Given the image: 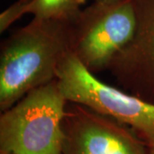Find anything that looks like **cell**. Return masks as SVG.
Wrapping results in <instances>:
<instances>
[{"label": "cell", "mask_w": 154, "mask_h": 154, "mask_svg": "<svg viewBox=\"0 0 154 154\" xmlns=\"http://www.w3.org/2000/svg\"><path fill=\"white\" fill-rule=\"evenodd\" d=\"M146 147H147L148 154H154V141L151 142L148 145H146Z\"/></svg>", "instance_id": "10"}, {"label": "cell", "mask_w": 154, "mask_h": 154, "mask_svg": "<svg viewBox=\"0 0 154 154\" xmlns=\"http://www.w3.org/2000/svg\"><path fill=\"white\" fill-rule=\"evenodd\" d=\"M128 0H94V2L97 3H101V4H107V5H111V4H118L121 2H124Z\"/></svg>", "instance_id": "9"}, {"label": "cell", "mask_w": 154, "mask_h": 154, "mask_svg": "<svg viewBox=\"0 0 154 154\" xmlns=\"http://www.w3.org/2000/svg\"><path fill=\"white\" fill-rule=\"evenodd\" d=\"M57 80L69 103L128 127L146 145L154 141V103L102 82L71 52L61 62Z\"/></svg>", "instance_id": "3"}, {"label": "cell", "mask_w": 154, "mask_h": 154, "mask_svg": "<svg viewBox=\"0 0 154 154\" xmlns=\"http://www.w3.org/2000/svg\"><path fill=\"white\" fill-rule=\"evenodd\" d=\"M69 21L33 18L3 43L0 54L1 111L11 108L30 91L57 79L61 62L71 52Z\"/></svg>", "instance_id": "1"}, {"label": "cell", "mask_w": 154, "mask_h": 154, "mask_svg": "<svg viewBox=\"0 0 154 154\" xmlns=\"http://www.w3.org/2000/svg\"><path fill=\"white\" fill-rule=\"evenodd\" d=\"M86 0H33L28 10L33 18L49 21H69L82 10Z\"/></svg>", "instance_id": "7"}, {"label": "cell", "mask_w": 154, "mask_h": 154, "mask_svg": "<svg viewBox=\"0 0 154 154\" xmlns=\"http://www.w3.org/2000/svg\"><path fill=\"white\" fill-rule=\"evenodd\" d=\"M136 28L109 70L123 90L154 103V0H134Z\"/></svg>", "instance_id": "6"}, {"label": "cell", "mask_w": 154, "mask_h": 154, "mask_svg": "<svg viewBox=\"0 0 154 154\" xmlns=\"http://www.w3.org/2000/svg\"><path fill=\"white\" fill-rule=\"evenodd\" d=\"M135 28L134 0L111 5L94 2L69 22L70 51L94 74L108 69L131 41Z\"/></svg>", "instance_id": "4"}, {"label": "cell", "mask_w": 154, "mask_h": 154, "mask_svg": "<svg viewBox=\"0 0 154 154\" xmlns=\"http://www.w3.org/2000/svg\"><path fill=\"white\" fill-rule=\"evenodd\" d=\"M0 154H7V153H0Z\"/></svg>", "instance_id": "11"}, {"label": "cell", "mask_w": 154, "mask_h": 154, "mask_svg": "<svg viewBox=\"0 0 154 154\" xmlns=\"http://www.w3.org/2000/svg\"><path fill=\"white\" fill-rule=\"evenodd\" d=\"M33 0H17L3 11L0 15V33L5 32L14 22L23 15L28 14Z\"/></svg>", "instance_id": "8"}, {"label": "cell", "mask_w": 154, "mask_h": 154, "mask_svg": "<svg viewBox=\"0 0 154 154\" xmlns=\"http://www.w3.org/2000/svg\"><path fill=\"white\" fill-rule=\"evenodd\" d=\"M61 154H148L131 128L86 106L68 103Z\"/></svg>", "instance_id": "5"}, {"label": "cell", "mask_w": 154, "mask_h": 154, "mask_svg": "<svg viewBox=\"0 0 154 154\" xmlns=\"http://www.w3.org/2000/svg\"><path fill=\"white\" fill-rule=\"evenodd\" d=\"M68 103L56 79L2 111L0 153H62Z\"/></svg>", "instance_id": "2"}]
</instances>
